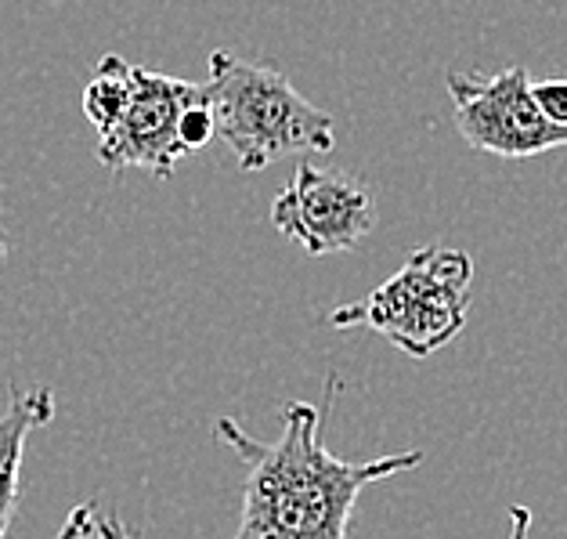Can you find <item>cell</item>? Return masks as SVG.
I'll return each mask as SVG.
<instances>
[{
	"label": "cell",
	"mask_w": 567,
	"mask_h": 539,
	"mask_svg": "<svg viewBox=\"0 0 567 539\" xmlns=\"http://www.w3.org/2000/svg\"><path fill=\"white\" fill-rule=\"evenodd\" d=\"M377 221L372 192L348 174L297 163L271 203V225L311 257L340 254L362 243Z\"/></svg>",
	"instance_id": "cell-6"
},
{
	"label": "cell",
	"mask_w": 567,
	"mask_h": 539,
	"mask_svg": "<svg viewBox=\"0 0 567 539\" xmlns=\"http://www.w3.org/2000/svg\"><path fill=\"white\" fill-rule=\"evenodd\" d=\"M91 521H94V504H80V507L69 510L65 525L51 539H84L91 532Z\"/></svg>",
	"instance_id": "cell-11"
},
{
	"label": "cell",
	"mask_w": 567,
	"mask_h": 539,
	"mask_svg": "<svg viewBox=\"0 0 567 539\" xmlns=\"http://www.w3.org/2000/svg\"><path fill=\"white\" fill-rule=\"evenodd\" d=\"M455 128L463 142L499 160H532L567 149V128L553 123L532 99V77L524 65L503 73H449Z\"/></svg>",
	"instance_id": "cell-4"
},
{
	"label": "cell",
	"mask_w": 567,
	"mask_h": 539,
	"mask_svg": "<svg viewBox=\"0 0 567 539\" xmlns=\"http://www.w3.org/2000/svg\"><path fill=\"white\" fill-rule=\"evenodd\" d=\"M214 435L246 467L239 529L231 539H348L358 496L423 464L420 449L358 464L340 460L326 449L322 409L311 403L282 406V435L275 441L250 438L231 417H220Z\"/></svg>",
	"instance_id": "cell-1"
},
{
	"label": "cell",
	"mask_w": 567,
	"mask_h": 539,
	"mask_svg": "<svg viewBox=\"0 0 567 539\" xmlns=\"http://www.w3.org/2000/svg\"><path fill=\"white\" fill-rule=\"evenodd\" d=\"M532 99L543 113L567 128V80L564 77H549V80H532Z\"/></svg>",
	"instance_id": "cell-10"
},
{
	"label": "cell",
	"mask_w": 567,
	"mask_h": 539,
	"mask_svg": "<svg viewBox=\"0 0 567 539\" xmlns=\"http://www.w3.org/2000/svg\"><path fill=\"white\" fill-rule=\"evenodd\" d=\"M528 532H532V510L514 504L509 507V539H528Z\"/></svg>",
	"instance_id": "cell-13"
},
{
	"label": "cell",
	"mask_w": 567,
	"mask_h": 539,
	"mask_svg": "<svg viewBox=\"0 0 567 539\" xmlns=\"http://www.w3.org/2000/svg\"><path fill=\"white\" fill-rule=\"evenodd\" d=\"M474 261L449 246H420L391 279L329 315L337 329L365 326L412 358H431L466 329Z\"/></svg>",
	"instance_id": "cell-3"
},
{
	"label": "cell",
	"mask_w": 567,
	"mask_h": 539,
	"mask_svg": "<svg viewBox=\"0 0 567 539\" xmlns=\"http://www.w3.org/2000/svg\"><path fill=\"white\" fill-rule=\"evenodd\" d=\"M203 84H188L156 69L131 65V94L120 120L99 134V160L109 171H148L171 177L174 167L188 156L177 138V120L185 105L199 99Z\"/></svg>",
	"instance_id": "cell-5"
},
{
	"label": "cell",
	"mask_w": 567,
	"mask_h": 539,
	"mask_svg": "<svg viewBox=\"0 0 567 539\" xmlns=\"http://www.w3.org/2000/svg\"><path fill=\"white\" fill-rule=\"evenodd\" d=\"M177 138H182V145L188 152H196L203 145H210L217 138V128H214V109L206 102V91H199L196 102L185 105L182 120H177Z\"/></svg>",
	"instance_id": "cell-9"
},
{
	"label": "cell",
	"mask_w": 567,
	"mask_h": 539,
	"mask_svg": "<svg viewBox=\"0 0 567 539\" xmlns=\"http://www.w3.org/2000/svg\"><path fill=\"white\" fill-rule=\"evenodd\" d=\"M91 532L99 539H134V532L123 525V518L116 515V510H109V515H99L91 521Z\"/></svg>",
	"instance_id": "cell-12"
},
{
	"label": "cell",
	"mask_w": 567,
	"mask_h": 539,
	"mask_svg": "<svg viewBox=\"0 0 567 539\" xmlns=\"http://www.w3.org/2000/svg\"><path fill=\"white\" fill-rule=\"evenodd\" d=\"M51 420H54L51 388L22 391L11 384V403L0 413V539H8L11 518H16L25 438H30L37 427H48Z\"/></svg>",
	"instance_id": "cell-7"
},
{
	"label": "cell",
	"mask_w": 567,
	"mask_h": 539,
	"mask_svg": "<svg viewBox=\"0 0 567 539\" xmlns=\"http://www.w3.org/2000/svg\"><path fill=\"white\" fill-rule=\"evenodd\" d=\"M4 254H8V236L0 232V265H4Z\"/></svg>",
	"instance_id": "cell-14"
},
{
	"label": "cell",
	"mask_w": 567,
	"mask_h": 539,
	"mask_svg": "<svg viewBox=\"0 0 567 539\" xmlns=\"http://www.w3.org/2000/svg\"><path fill=\"white\" fill-rule=\"evenodd\" d=\"M203 91L214 109L217 138H225L243 171H265L293 152H329L337 145L333 116L265 62L217 48Z\"/></svg>",
	"instance_id": "cell-2"
},
{
	"label": "cell",
	"mask_w": 567,
	"mask_h": 539,
	"mask_svg": "<svg viewBox=\"0 0 567 539\" xmlns=\"http://www.w3.org/2000/svg\"><path fill=\"white\" fill-rule=\"evenodd\" d=\"M131 94V62L120 59V54H105V59L94 65V77L84 88V116L94 123V131H109L120 120L123 105H127Z\"/></svg>",
	"instance_id": "cell-8"
}]
</instances>
